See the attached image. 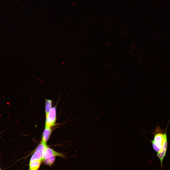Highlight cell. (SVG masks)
I'll use <instances>...</instances> for the list:
<instances>
[{
	"label": "cell",
	"instance_id": "obj_1",
	"mask_svg": "<svg viewBox=\"0 0 170 170\" xmlns=\"http://www.w3.org/2000/svg\"><path fill=\"white\" fill-rule=\"evenodd\" d=\"M166 132V130L163 134L162 130L158 127L153 132L154 138L151 142L153 149L157 153H166L167 142Z\"/></svg>",
	"mask_w": 170,
	"mask_h": 170
},
{
	"label": "cell",
	"instance_id": "obj_2",
	"mask_svg": "<svg viewBox=\"0 0 170 170\" xmlns=\"http://www.w3.org/2000/svg\"><path fill=\"white\" fill-rule=\"evenodd\" d=\"M53 156H58L64 158H66L64 154L56 152L47 147L45 148L42 153L41 161Z\"/></svg>",
	"mask_w": 170,
	"mask_h": 170
},
{
	"label": "cell",
	"instance_id": "obj_3",
	"mask_svg": "<svg viewBox=\"0 0 170 170\" xmlns=\"http://www.w3.org/2000/svg\"><path fill=\"white\" fill-rule=\"evenodd\" d=\"M56 119V108L55 106L52 107L47 117L46 118L45 128H49L53 126Z\"/></svg>",
	"mask_w": 170,
	"mask_h": 170
},
{
	"label": "cell",
	"instance_id": "obj_4",
	"mask_svg": "<svg viewBox=\"0 0 170 170\" xmlns=\"http://www.w3.org/2000/svg\"><path fill=\"white\" fill-rule=\"evenodd\" d=\"M51 132V128H45L43 134L42 142L46 144L47 142L49 139Z\"/></svg>",
	"mask_w": 170,
	"mask_h": 170
},
{
	"label": "cell",
	"instance_id": "obj_5",
	"mask_svg": "<svg viewBox=\"0 0 170 170\" xmlns=\"http://www.w3.org/2000/svg\"><path fill=\"white\" fill-rule=\"evenodd\" d=\"M42 153L39 150H36L35 152L32 156L30 162L35 161H41Z\"/></svg>",
	"mask_w": 170,
	"mask_h": 170
},
{
	"label": "cell",
	"instance_id": "obj_6",
	"mask_svg": "<svg viewBox=\"0 0 170 170\" xmlns=\"http://www.w3.org/2000/svg\"><path fill=\"white\" fill-rule=\"evenodd\" d=\"M45 113L46 117L47 118L52 107V101L50 99H45Z\"/></svg>",
	"mask_w": 170,
	"mask_h": 170
},
{
	"label": "cell",
	"instance_id": "obj_7",
	"mask_svg": "<svg viewBox=\"0 0 170 170\" xmlns=\"http://www.w3.org/2000/svg\"><path fill=\"white\" fill-rule=\"evenodd\" d=\"M41 161H35L30 162L29 170H37L39 167Z\"/></svg>",
	"mask_w": 170,
	"mask_h": 170
},
{
	"label": "cell",
	"instance_id": "obj_8",
	"mask_svg": "<svg viewBox=\"0 0 170 170\" xmlns=\"http://www.w3.org/2000/svg\"><path fill=\"white\" fill-rule=\"evenodd\" d=\"M55 158V156H53L46 159L44 161V163L45 165L51 166L54 162Z\"/></svg>",
	"mask_w": 170,
	"mask_h": 170
},
{
	"label": "cell",
	"instance_id": "obj_9",
	"mask_svg": "<svg viewBox=\"0 0 170 170\" xmlns=\"http://www.w3.org/2000/svg\"><path fill=\"white\" fill-rule=\"evenodd\" d=\"M47 146L46 144L41 142L38 146L36 150H39L42 153L43 150Z\"/></svg>",
	"mask_w": 170,
	"mask_h": 170
},
{
	"label": "cell",
	"instance_id": "obj_10",
	"mask_svg": "<svg viewBox=\"0 0 170 170\" xmlns=\"http://www.w3.org/2000/svg\"><path fill=\"white\" fill-rule=\"evenodd\" d=\"M0 170H1V169H0Z\"/></svg>",
	"mask_w": 170,
	"mask_h": 170
},
{
	"label": "cell",
	"instance_id": "obj_11",
	"mask_svg": "<svg viewBox=\"0 0 170 170\" xmlns=\"http://www.w3.org/2000/svg\"></svg>",
	"mask_w": 170,
	"mask_h": 170
}]
</instances>
